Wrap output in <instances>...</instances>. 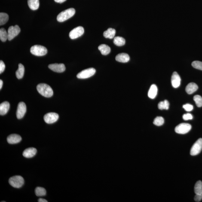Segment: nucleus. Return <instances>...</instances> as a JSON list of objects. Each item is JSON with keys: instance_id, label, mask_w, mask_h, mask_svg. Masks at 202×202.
<instances>
[{"instance_id": "1", "label": "nucleus", "mask_w": 202, "mask_h": 202, "mask_svg": "<svg viewBox=\"0 0 202 202\" xmlns=\"http://www.w3.org/2000/svg\"><path fill=\"white\" fill-rule=\"evenodd\" d=\"M37 90L40 94L45 97H51L53 94V90L50 86L44 83L38 84Z\"/></svg>"}, {"instance_id": "2", "label": "nucleus", "mask_w": 202, "mask_h": 202, "mask_svg": "<svg viewBox=\"0 0 202 202\" xmlns=\"http://www.w3.org/2000/svg\"><path fill=\"white\" fill-rule=\"evenodd\" d=\"M75 10L73 8H70L60 13L58 15L57 19L59 22H63L71 18L74 15Z\"/></svg>"}, {"instance_id": "3", "label": "nucleus", "mask_w": 202, "mask_h": 202, "mask_svg": "<svg viewBox=\"0 0 202 202\" xmlns=\"http://www.w3.org/2000/svg\"><path fill=\"white\" fill-rule=\"evenodd\" d=\"M30 52L34 55L42 56L45 55L47 53V50L44 46L35 45L32 46L30 48Z\"/></svg>"}, {"instance_id": "4", "label": "nucleus", "mask_w": 202, "mask_h": 202, "mask_svg": "<svg viewBox=\"0 0 202 202\" xmlns=\"http://www.w3.org/2000/svg\"><path fill=\"white\" fill-rule=\"evenodd\" d=\"M9 182L10 185L15 188H19L23 186L24 180L22 177L16 176L10 178Z\"/></svg>"}, {"instance_id": "5", "label": "nucleus", "mask_w": 202, "mask_h": 202, "mask_svg": "<svg viewBox=\"0 0 202 202\" xmlns=\"http://www.w3.org/2000/svg\"><path fill=\"white\" fill-rule=\"evenodd\" d=\"M96 70L94 68H88L79 72L77 75V77L80 79H85L93 76L96 73Z\"/></svg>"}, {"instance_id": "6", "label": "nucleus", "mask_w": 202, "mask_h": 202, "mask_svg": "<svg viewBox=\"0 0 202 202\" xmlns=\"http://www.w3.org/2000/svg\"><path fill=\"white\" fill-rule=\"evenodd\" d=\"M202 150V139H198L192 147L190 154L192 156H195L200 154Z\"/></svg>"}, {"instance_id": "7", "label": "nucleus", "mask_w": 202, "mask_h": 202, "mask_svg": "<svg viewBox=\"0 0 202 202\" xmlns=\"http://www.w3.org/2000/svg\"><path fill=\"white\" fill-rule=\"evenodd\" d=\"M191 128L192 126L190 124L182 123L176 126L175 128V131L180 134H185L191 130Z\"/></svg>"}, {"instance_id": "8", "label": "nucleus", "mask_w": 202, "mask_h": 202, "mask_svg": "<svg viewBox=\"0 0 202 202\" xmlns=\"http://www.w3.org/2000/svg\"><path fill=\"white\" fill-rule=\"evenodd\" d=\"M20 32V28L18 25L10 26L8 30V39L11 41L18 35Z\"/></svg>"}, {"instance_id": "9", "label": "nucleus", "mask_w": 202, "mask_h": 202, "mask_svg": "<svg viewBox=\"0 0 202 202\" xmlns=\"http://www.w3.org/2000/svg\"><path fill=\"white\" fill-rule=\"evenodd\" d=\"M59 115L56 113H48L45 115L44 119V121L47 124H51L56 122L59 119Z\"/></svg>"}, {"instance_id": "10", "label": "nucleus", "mask_w": 202, "mask_h": 202, "mask_svg": "<svg viewBox=\"0 0 202 202\" xmlns=\"http://www.w3.org/2000/svg\"><path fill=\"white\" fill-rule=\"evenodd\" d=\"M84 29L82 27L78 26L73 29L69 33V37L74 39L81 36L84 33Z\"/></svg>"}, {"instance_id": "11", "label": "nucleus", "mask_w": 202, "mask_h": 202, "mask_svg": "<svg viewBox=\"0 0 202 202\" xmlns=\"http://www.w3.org/2000/svg\"><path fill=\"white\" fill-rule=\"evenodd\" d=\"M26 112V104L23 102H21L18 105L16 115L18 119L23 118Z\"/></svg>"}, {"instance_id": "12", "label": "nucleus", "mask_w": 202, "mask_h": 202, "mask_svg": "<svg viewBox=\"0 0 202 202\" xmlns=\"http://www.w3.org/2000/svg\"><path fill=\"white\" fill-rule=\"evenodd\" d=\"M48 68L54 72L62 73L64 72L66 68L63 64H53L49 65Z\"/></svg>"}, {"instance_id": "13", "label": "nucleus", "mask_w": 202, "mask_h": 202, "mask_svg": "<svg viewBox=\"0 0 202 202\" xmlns=\"http://www.w3.org/2000/svg\"><path fill=\"white\" fill-rule=\"evenodd\" d=\"M181 78L177 73H173L172 76L171 82L172 86L175 88H177L180 85Z\"/></svg>"}, {"instance_id": "14", "label": "nucleus", "mask_w": 202, "mask_h": 202, "mask_svg": "<svg viewBox=\"0 0 202 202\" xmlns=\"http://www.w3.org/2000/svg\"><path fill=\"white\" fill-rule=\"evenodd\" d=\"M22 138L20 135L17 134H12L7 138V142L9 143L14 144L19 143L22 140Z\"/></svg>"}, {"instance_id": "15", "label": "nucleus", "mask_w": 202, "mask_h": 202, "mask_svg": "<svg viewBox=\"0 0 202 202\" xmlns=\"http://www.w3.org/2000/svg\"><path fill=\"white\" fill-rule=\"evenodd\" d=\"M37 152L36 149L34 148H30L27 149L24 151L23 155L26 158H31L35 155Z\"/></svg>"}, {"instance_id": "16", "label": "nucleus", "mask_w": 202, "mask_h": 202, "mask_svg": "<svg viewBox=\"0 0 202 202\" xmlns=\"http://www.w3.org/2000/svg\"><path fill=\"white\" fill-rule=\"evenodd\" d=\"M116 60L121 63H127L130 60V58L128 54L125 53H120L115 57Z\"/></svg>"}, {"instance_id": "17", "label": "nucleus", "mask_w": 202, "mask_h": 202, "mask_svg": "<svg viewBox=\"0 0 202 202\" xmlns=\"http://www.w3.org/2000/svg\"><path fill=\"white\" fill-rule=\"evenodd\" d=\"M10 108V104L8 102H4L0 105V115H4L8 112Z\"/></svg>"}, {"instance_id": "18", "label": "nucleus", "mask_w": 202, "mask_h": 202, "mask_svg": "<svg viewBox=\"0 0 202 202\" xmlns=\"http://www.w3.org/2000/svg\"><path fill=\"white\" fill-rule=\"evenodd\" d=\"M198 86L195 83L191 82L189 84L186 88V91L188 94H191L197 91Z\"/></svg>"}, {"instance_id": "19", "label": "nucleus", "mask_w": 202, "mask_h": 202, "mask_svg": "<svg viewBox=\"0 0 202 202\" xmlns=\"http://www.w3.org/2000/svg\"><path fill=\"white\" fill-rule=\"evenodd\" d=\"M157 92H158V88L157 86L155 84H153L151 86L149 91L148 96L151 99H154L156 97Z\"/></svg>"}, {"instance_id": "20", "label": "nucleus", "mask_w": 202, "mask_h": 202, "mask_svg": "<svg viewBox=\"0 0 202 202\" xmlns=\"http://www.w3.org/2000/svg\"><path fill=\"white\" fill-rule=\"evenodd\" d=\"M27 2L29 8L32 10H37L39 7V0H28Z\"/></svg>"}, {"instance_id": "21", "label": "nucleus", "mask_w": 202, "mask_h": 202, "mask_svg": "<svg viewBox=\"0 0 202 202\" xmlns=\"http://www.w3.org/2000/svg\"><path fill=\"white\" fill-rule=\"evenodd\" d=\"M98 49L100 51L101 53L103 55H107L111 52V48L109 46L106 45L102 44L98 47Z\"/></svg>"}, {"instance_id": "22", "label": "nucleus", "mask_w": 202, "mask_h": 202, "mask_svg": "<svg viewBox=\"0 0 202 202\" xmlns=\"http://www.w3.org/2000/svg\"><path fill=\"white\" fill-rule=\"evenodd\" d=\"M115 29H112V28H109L107 30L105 31L103 33V36L105 38L112 39L115 37Z\"/></svg>"}, {"instance_id": "23", "label": "nucleus", "mask_w": 202, "mask_h": 202, "mask_svg": "<svg viewBox=\"0 0 202 202\" xmlns=\"http://www.w3.org/2000/svg\"><path fill=\"white\" fill-rule=\"evenodd\" d=\"M25 73V68L22 64H19V68L16 72V77L18 79L23 78Z\"/></svg>"}, {"instance_id": "24", "label": "nucleus", "mask_w": 202, "mask_h": 202, "mask_svg": "<svg viewBox=\"0 0 202 202\" xmlns=\"http://www.w3.org/2000/svg\"><path fill=\"white\" fill-rule=\"evenodd\" d=\"M114 43L116 45L120 47L124 45L126 40L123 37L117 36L114 38Z\"/></svg>"}, {"instance_id": "25", "label": "nucleus", "mask_w": 202, "mask_h": 202, "mask_svg": "<svg viewBox=\"0 0 202 202\" xmlns=\"http://www.w3.org/2000/svg\"><path fill=\"white\" fill-rule=\"evenodd\" d=\"M194 192L196 194L202 195V182L199 180L196 183L194 187Z\"/></svg>"}, {"instance_id": "26", "label": "nucleus", "mask_w": 202, "mask_h": 202, "mask_svg": "<svg viewBox=\"0 0 202 202\" xmlns=\"http://www.w3.org/2000/svg\"><path fill=\"white\" fill-rule=\"evenodd\" d=\"M9 16L6 13H0V25H5L8 21Z\"/></svg>"}, {"instance_id": "27", "label": "nucleus", "mask_w": 202, "mask_h": 202, "mask_svg": "<svg viewBox=\"0 0 202 202\" xmlns=\"http://www.w3.org/2000/svg\"><path fill=\"white\" fill-rule=\"evenodd\" d=\"M35 193L38 197H42L46 195V191L42 187H38L35 189Z\"/></svg>"}, {"instance_id": "28", "label": "nucleus", "mask_w": 202, "mask_h": 202, "mask_svg": "<svg viewBox=\"0 0 202 202\" xmlns=\"http://www.w3.org/2000/svg\"><path fill=\"white\" fill-rule=\"evenodd\" d=\"M169 105L170 104L168 101L165 100L164 101H161L158 103V108L160 110H168L169 109Z\"/></svg>"}, {"instance_id": "29", "label": "nucleus", "mask_w": 202, "mask_h": 202, "mask_svg": "<svg viewBox=\"0 0 202 202\" xmlns=\"http://www.w3.org/2000/svg\"><path fill=\"white\" fill-rule=\"evenodd\" d=\"M8 39V33L4 28H1L0 29V39L1 41L5 42Z\"/></svg>"}, {"instance_id": "30", "label": "nucleus", "mask_w": 202, "mask_h": 202, "mask_svg": "<svg viewBox=\"0 0 202 202\" xmlns=\"http://www.w3.org/2000/svg\"><path fill=\"white\" fill-rule=\"evenodd\" d=\"M164 122V119L161 117H157L154 120V124L158 126H162Z\"/></svg>"}, {"instance_id": "31", "label": "nucleus", "mask_w": 202, "mask_h": 202, "mask_svg": "<svg viewBox=\"0 0 202 202\" xmlns=\"http://www.w3.org/2000/svg\"><path fill=\"white\" fill-rule=\"evenodd\" d=\"M194 100L196 105L198 107H201L202 106V97L200 95H197L194 96Z\"/></svg>"}, {"instance_id": "32", "label": "nucleus", "mask_w": 202, "mask_h": 202, "mask_svg": "<svg viewBox=\"0 0 202 202\" xmlns=\"http://www.w3.org/2000/svg\"><path fill=\"white\" fill-rule=\"evenodd\" d=\"M192 65L195 69L202 71V62L195 61L192 62Z\"/></svg>"}, {"instance_id": "33", "label": "nucleus", "mask_w": 202, "mask_h": 202, "mask_svg": "<svg viewBox=\"0 0 202 202\" xmlns=\"http://www.w3.org/2000/svg\"><path fill=\"white\" fill-rule=\"evenodd\" d=\"M183 108L187 112H190L193 109V106L189 104H186L183 105Z\"/></svg>"}, {"instance_id": "34", "label": "nucleus", "mask_w": 202, "mask_h": 202, "mask_svg": "<svg viewBox=\"0 0 202 202\" xmlns=\"http://www.w3.org/2000/svg\"><path fill=\"white\" fill-rule=\"evenodd\" d=\"M183 118L184 120H191L193 119L192 115L191 114L189 113H187L186 114H184L183 116Z\"/></svg>"}, {"instance_id": "35", "label": "nucleus", "mask_w": 202, "mask_h": 202, "mask_svg": "<svg viewBox=\"0 0 202 202\" xmlns=\"http://www.w3.org/2000/svg\"><path fill=\"white\" fill-rule=\"evenodd\" d=\"M5 66L4 62L2 60L0 61V74H1L5 70Z\"/></svg>"}, {"instance_id": "36", "label": "nucleus", "mask_w": 202, "mask_h": 202, "mask_svg": "<svg viewBox=\"0 0 202 202\" xmlns=\"http://www.w3.org/2000/svg\"><path fill=\"white\" fill-rule=\"evenodd\" d=\"M202 200V195L196 194L194 197V200L196 202H200Z\"/></svg>"}, {"instance_id": "37", "label": "nucleus", "mask_w": 202, "mask_h": 202, "mask_svg": "<svg viewBox=\"0 0 202 202\" xmlns=\"http://www.w3.org/2000/svg\"><path fill=\"white\" fill-rule=\"evenodd\" d=\"M38 201L39 202H47L48 201L47 200H45V199L43 198H40L38 200Z\"/></svg>"}, {"instance_id": "38", "label": "nucleus", "mask_w": 202, "mask_h": 202, "mask_svg": "<svg viewBox=\"0 0 202 202\" xmlns=\"http://www.w3.org/2000/svg\"><path fill=\"white\" fill-rule=\"evenodd\" d=\"M66 0H54V1H55L56 2H57V3H63L65 1H66Z\"/></svg>"}, {"instance_id": "39", "label": "nucleus", "mask_w": 202, "mask_h": 202, "mask_svg": "<svg viewBox=\"0 0 202 202\" xmlns=\"http://www.w3.org/2000/svg\"><path fill=\"white\" fill-rule=\"evenodd\" d=\"M3 85V81L2 80H0V89L2 88Z\"/></svg>"}]
</instances>
